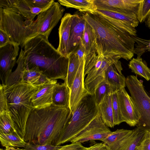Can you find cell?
I'll return each mask as SVG.
<instances>
[{
    "instance_id": "29",
    "label": "cell",
    "mask_w": 150,
    "mask_h": 150,
    "mask_svg": "<svg viewBox=\"0 0 150 150\" xmlns=\"http://www.w3.org/2000/svg\"><path fill=\"white\" fill-rule=\"evenodd\" d=\"M132 130L124 129H117L100 141L104 143L107 149L109 148L117 143L120 140L131 133Z\"/></svg>"
},
{
    "instance_id": "8",
    "label": "cell",
    "mask_w": 150,
    "mask_h": 150,
    "mask_svg": "<svg viewBox=\"0 0 150 150\" xmlns=\"http://www.w3.org/2000/svg\"><path fill=\"white\" fill-rule=\"evenodd\" d=\"M125 85L141 115L137 128L150 130V96L144 89L143 81L137 76L130 75L126 78Z\"/></svg>"
},
{
    "instance_id": "9",
    "label": "cell",
    "mask_w": 150,
    "mask_h": 150,
    "mask_svg": "<svg viewBox=\"0 0 150 150\" xmlns=\"http://www.w3.org/2000/svg\"><path fill=\"white\" fill-rule=\"evenodd\" d=\"M96 13L115 26L127 32L131 36L137 35L135 28L139 23L134 13L125 11L103 7H96Z\"/></svg>"
},
{
    "instance_id": "18",
    "label": "cell",
    "mask_w": 150,
    "mask_h": 150,
    "mask_svg": "<svg viewBox=\"0 0 150 150\" xmlns=\"http://www.w3.org/2000/svg\"><path fill=\"white\" fill-rule=\"evenodd\" d=\"M86 23L83 16L77 14L73 15L69 42V54L74 52L79 45L84 32Z\"/></svg>"
},
{
    "instance_id": "17",
    "label": "cell",
    "mask_w": 150,
    "mask_h": 150,
    "mask_svg": "<svg viewBox=\"0 0 150 150\" xmlns=\"http://www.w3.org/2000/svg\"><path fill=\"white\" fill-rule=\"evenodd\" d=\"M122 70L121 62L118 60L110 65L105 71L104 80L111 87L113 93L126 86V78L122 74Z\"/></svg>"
},
{
    "instance_id": "22",
    "label": "cell",
    "mask_w": 150,
    "mask_h": 150,
    "mask_svg": "<svg viewBox=\"0 0 150 150\" xmlns=\"http://www.w3.org/2000/svg\"><path fill=\"white\" fill-rule=\"evenodd\" d=\"M98 105L100 114L103 121L108 127H113L115 125L112 109V94L105 96Z\"/></svg>"
},
{
    "instance_id": "41",
    "label": "cell",
    "mask_w": 150,
    "mask_h": 150,
    "mask_svg": "<svg viewBox=\"0 0 150 150\" xmlns=\"http://www.w3.org/2000/svg\"><path fill=\"white\" fill-rule=\"evenodd\" d=\"M10 42V38L6 33L0 29V47L4 46Z\"/></svg>"
},
{
    "instance_id": "21",
    "label": "cell",
    "mask_w": 150,
    "mask_h": 150,
    "mask_svg": "<svg viewBox=\"0 0 150 150\" xmlns=\"http://www.w3.org/2000/svg\"><path fill=\"white\" fill-rule=\"evenodd\" d=\"M70 92L69 88L64 83H56L52 96V104L58 107H69Z\"/></svg>"
},
{
    "instance_id": "30",
    "label": "cell",
    "mask_w": 150,
    "mask_h": 150,
    "mask_svg": "<svg viewBox=\"0 0 150 150\" xmlns=\"http://www.w3.org/2000/svg\"><path fill=\"white\" fill-rule=\"evenodd\" d=\"M42 73L39 68L35 67L24 71L21 82L37 86Z\"/></svg>"
},
{
    "instance_id": "14",
    "label": "cell",
    "mask_w": 150,
    "mask_h": 150,
    "mask_svg": "<svg viewBox=\"0 0 150 150\" xmlns=\"http://www.w3.org/2000/svg\"><path fill=\"white\" fill-rule=\"evenodd\" d=\"M85 58L79 59L80 66L69 89L70 96L69 108L71 112L74 110L79 102L87 93L84 86Z\"/></svg>"
},
{
    "instance_id": "35",
    "label": "cell",
    "mask_w": 150,
    "mask_h": 150,
    "mask_svg": "<svg viewBox=\"0 0 150 150\" xmlns=\"http://www.w3.org/2000/svg\"><path fill=\"white\" fill-rule=\"evenodd\" d=\"M150 13V0H142L140 3L138 15L139 22L142 23L147 18Z\"/></svg>"
},
{
    "instance_id": "20",
    "label": "cell",
    "mask_w": 150,
    "mask_h": 150,
    "mask_svg": "<svg viewBox=\"0 0 150 150\" xmlns=\"http://www.w3.org/2000/svg\"><path fill=\"white\" fill-rule=\"evenodd\" d=\"M146 131L137 127L131 133L107 150H135Z\"/></svg>"
},
{
    "instance_id": "5",
    "label": "cell",
    "mask_w": 150,
    "mask_h": 150,
    "mask_svg": "<svg viewBox=\"0 0 150 150\" xmlns=\"http://www.w3.org/2000/svg\"><path fill=\"white\" fill-rule=\"evenodd\" d=\"M99 113V105L94 95L86 93L71 112L70 118L55 145L70 142Z\"/></svg>"
},
{
    "instance_id": "45",
    "label": "cell",
    "mask_w": 150,
    "mask_h": 150,
    "mask_svg": "<svg viewBox=\"0 0 150 150\" xmlns=\"http://www.w3.org/2000/svg\"><path fill=\"white\" fill-rule=\"evenodd\" d=\"M0 150H4L3 149H1Z\"/></svg>"
},
{
    "instance_id": "13",
    "label": "cell",
    "mask_w": 150,
    "mask_h": 150,
    "mask_svg": "<svg viewBox=\"0 0 150 150\" xmlns=\"http://www.w3.org/2000/svg\"><path fill=\"white\" fill-rule=\"evenodd\" d=\"M0 8H12L25 19L26 25L32 23L37 15L47 9L35 7L27 0H0Z\"/></svg>"
},
{
    "instance_id": "33",
    "label": "cell",
    "mask_w": 150,
    "mask_h": 150,
    "mask_svg": "<svg viewBox=\"0 0 150 150\" xmlns=\"http://www.w3.org/2000/svg\"><path fill=\"white\" fill-rule=\"evenodd\" d=\"M131 37L137 43L134 45L133 52L134 54H137V58L141 57L144 53L150 51V40L144 39L137 36H131Z\"/></svg>"
},
{
    "instance_id": "16",
    "label": "cell",
    "mask_w": 150,
    "mask_h": 150,
    "mask_svg": "<svg viewBox=\"0 0 150 150\" xmlns=\"http://www.w3.org/2000/svg\"><path fill=\"white\" fill-rule=\"evenodd\" d=\"M72 16L69 13H65L59 28V43L57 49L61 55L67 57L69 54V42Z\"/></svg>"
},
{
    "instance_id": "38",
    "label": "cell",
    "mask_w": 150,
    "mask_h": 150,
    "mask_svg": "<svg viewBox=\"0 0 150 150\" xmlns=\"http://www.w3.org/2000/svg\"><path fill=\"white\" fill-rule=\"evenodd\" d=\"M33 6L42 9H47L54 1L53 0H27Z\"/></svg>"
},
{
    "instance_id": "26",
    "label": "cell",
    "mask_w": 150,
    "mask_h": 150,
    "mask_svg": "<svg viewBox=\"0 0 150 150\" xmlns=\"http://www.w3.org/2000/svg\"><path fill=\"white\" fill-rule=\"evenodd\" d=\"M0 141L2 146L6 148L13 147L25 148L27 143L17 132L8 134L0 133Z\"/></svg>"
},
{
    "instance_id": "10",
    "label": "cell",
    "mask_w": 150,
    "mask_h": 150,
    "mask_svg": "<svg viewBox=\"0 0 150 150\" xmlns=\"http://www.w3.org/2000/svg\"><path fill=\"white\" fill-rule=\"evenodd\" d=\"M112 132L103 121L99 113L70 142L72 143H82L89 141H100Z\"/></svg>"
},
{
    "instance_id": "24",
    "label": "cell",
    "mask_w": 150,
    "mask_h": 150,
    "mask_svg": "<svg viewBox=\"0 0 150 150\" xmlns=\"http://www.w3.org/2000/svg\"><path fill=\"white\" fill-rule=\"evenodd\" d=\"M58 2L62 6L74 8L82 12L93 13L97 9L94 0H58Z\"/></svg>"
},
{
    "instance_id": "15",
    "label": "cell",
    "mask_w": 150,
    "mask_h": 150,
    "mask_svg": "<svg viewBox=\"0 0 150 150\" xmlns=\"http://www.w3.org/2000/svg\"><path fill=\"white\" fill-rule=\"evenodd\" d=\"M57 80L49 81L38 86L37 91L31 96L30 103L33 109H40L52 104V96L54 87Z\"/></svg>"
},
{
    "instance_id": "27",
    "label": "cell",
    "mask_w": 150,
    "mask_h": 150,
    "mask_svg": "<svg viewBox=\"0 0 150 150\" xmlns=\"http://www.w3.org/2000/svg\"><path fill=\"white\" fill-rule=\"evenodd\" d=\"M128 66L132 72L144 77L148 81L150 80V69L141 57L133 58L129 62Z\"/></svg>"
},
{
    "instance_id": "4",
    "label": "cell",
    "mask_w": 150,
    "mask_h": 150,
    "mask_svg": "<svg viewBox=\"0 0 150 150\" xmlns=\"http://www.w3.org/2000/svg\"><path fill=\"white\" fill-rule=\"evenodd\" d=\"M4 85L8 110L15 129L24 139L27 120L33 109L30 98L38 87L23 82L11 86Z\"/></svg>"
},
{
    "instance_id": "23",
    "label": "cell",
    "mask_w": 150,
    "mask_h": 150,
    "mask_svg": "<svg viewBox=\"0 0 150 150\" xmlns=\"http://www.w3.org/2000/svg\"><path fill=\"white\" fill-rule=\"evenodd\" d=\"M80 43L84 50L85 56L96 51V37L94 30L86 22Z\"/></svg>"
},
{
    "instance_id": "31",
    "label": "cell",
    "mask_w": 150,
    "mask_h": 150,
    "mask_svg": "<svg viewBox=\"0 0 150 150\" xmlns=\"http://www.w3.org/2000/svg\"><path fill=\"white\" fill-rule=\"evenodd\" d=\"M17 132L9 111L0 114V133Z\"/></svg>"
},
{
    "instance_id": "1",
    "label": "cell",
    "mask_w": 150,
    "mask_h": 150,
    "mask_svg": "<svg viewBox=\"0 0 150 150\" xmlns=\"http://www.w3.org/2000/svg\"><path fill=\"white\" fill-rule=\"evenodd\" d=\"M71 113L68 107L52 104L43 108L33 109L26 122L25 141L33 145H55Z\"/></svg>"
},
{
    "instance_id": "39",
    "label": "cell",
    "mask_w": 150,
    "mask_h": 150,
    "mask_svg": "<svg viewBox=\"0 0 150 150\" xmlns=\"http://www.w3.org/2000/svg\"><path fill=\"white\" fill-rule=\"evenodd\" d=\"M8 111L6 97L4 93V85H0V114Z\"/></svg>"
},
{
    "instance_id": "36",
    "label": "cell",
    "mask_w": 150,
    "mask_h": 150,
    "mask_svg": "<svg viewBox=\"0 0 150 150\" xmlns=\"http://www.w3.org/2000/svg\"><path fill=\"white\" fill-rule=\"evenodd\" d=\"M62 146H55L50 144L33 145L27 143L24 149L28 150H57Z\"/></svg>"
},
{
    "instance_id": "7",
    "label": "cell",
    "mask_w": 150,
    "mask_h": 150,
    "mask_svg": "<svg viewBox=\"0 0 150 150\" xmlns=\"http://www.w3.org/2000/svg\"><path fill=\"white\" fill-rule=\"evenodd\" d=\"M121 58L108 57L98 54L96 51L85 56L84 86L87 92L94 95L98 85L104 80L108 68Z\"/></svg>"
},
{
    "instance_id": "11",
    "label": "cell",
    "mask_w": 150,
    "mask_h": 150,
    "mask_svg": "<svg viewBox=\"0 0 150 150\" xmlns=\"http://www.w3.org/2000/svg\"><path fill=\"white\" fill-rule=\"evenodd\" d=\"M19 45L10 42L0 47V77L2 84L5 85L12 72V69L18 55Z\"/></svg>"
},
{
    "instance_id": "12",
    "label": "cell",
    "mask_w": 150,
    "mask_h": 150,
    "mask_svg": "<svg viewBox=\"0 0 150 150\" xmlns=\"http://www.w3.org/2000/svg\"><path fill=\"white\" fill-rule=\"evenodd\" d=\"M119 106L123 122L131 127L138 124L141 115L132 98L123 88L117 92Z\"/></svg>"
},
{
    "instance_id": "37",
    "label": "cell",
    "mask_w": 150,
    "mask_h": 150,
    "mask_svg": "<svg viewBox=\"0 0 150 150\" xmlns=\"http://www.w3.org/2000/svg\"><path fill=\"white\" fill-rule=\"evenodd\" d=\"M135 150H150V130H146Z\"/></svg>"
},
{
    "instance_id": "40",
    "label": "cell",
    "mask_w": 150,
    "mask_h": 150,
    "mask_svg": "<svg viewBox=\"0 0 150 150\" xmlns=\"http://www.w3.org/2000/svg\"><path fill=\"white\" fill-rule=\"evenodd\" d=\"M87 147L83 146L80 143H71L69 144L62 146L57 150H85Z\"/></svg>"
},
{
    "instance_id": "43",
    "label": "cell",
    "mask_w": 150,
    "mask_h": 150,
    "mask_svg": "<svg viewBox=\"0 0 150 150\" xmlns=\"http://www.w3.org/2000/svg\"><path fill=\"white\" fill-rule=\"evenodd\" d=\"M145 23L146 25L150 29V13L146 19Z\"/></svg>"
},
{
    "instance_id": "34",
    "label": "cell",
    "mask_w": 150,
    "mask_h": 150,
    "mask_svg": "<svg viewBox=\"0 0 150 150\" xmlns=\"http://www.w3.org/2000/svg\"><path fill=\"white\" fill-rule=\"evenodd\" d=\"M112 109L115 125L123 122L121 113L116 92L112 94Z\"/></svg>"
},
{
    "instance_id": "42",
    "label": "cell",
    "mask_w": 150,
    "mask_h": 150,
    "mask_svg": "<svg viewBox=\"0 0 150 150\" xmlns=\"http://www.w3.org/2000/svg\"><path fill=\"white\" fill-rule=\"evenodd\" d=\"M85 150H107V149L104 143H98L87 147Z\"/></svg>"
},
{
    "instance_id": "19",
    "label": "cell",
    "mask_w": 150,
    "mask_h": 150,
    "mask_svg": "<svg viewBox=\"0 0 150 150\" xmlns=\"http://www.w3.org/2000/svg\"><path fill=\"white\" fill-rule=\"evenodd\" d=\"M142 0H94L96 7H103L129 11L138 17Z\"/></svg>"
},
{
    "instance_id": "28",
    "label": "cell",
    "mask_w": 150,
    "mask_h": 150,
    "mask_svg": "<svg viewBox=\"0 0 150 150\" xmlns=\"http://www.w3.org/2000/svg\"><path fill=\"white\" fill-rule=\"evenodd\" d=\"M66 78L64 81L70 89L75 77L80 64L78 57L74 52L69 54Z\"/></svg>"
},
{
    "instance_id": "6",
    "label": "cell",
    "mask_w": 150,
    "mask_h": 150,
    "mask_svg": "<svg viewBox=\"0 0 150 150\" xmlns=\"http://www.w3.org/2000/svg\"><path fill=\"white\" fill-rule=\"evenodd\" d=\"M65 9L58 2H54L47 9L39 13L36 20L24 28L20 46L21 49L30 39L39 35L48 38L54 27L62 18Z\"/></svg>"
},
{
    "instance_id": "2",
    "label": "cell",
    "mask_w": 150,
    "mask_h": 150,
    "mask_svg": "<svg viewBox=\"0 0 150 150\" xmlns=\"http://www.w3.org/2000/svg\"><path fill=\"white\" fill-rule=\"evenodd\" d=\"M83 16L94 30L98 54L127 60L132 57L135 42L127 32L96 13H86Z\"/></svg>"
},
{
    "instance_id": "32",
    "label": "cell",
    "mask_w": 150,
    "mask_h": 150,
    "mask_svg": "<svg viewBox=\"0 0 150 150\" xmlns=\"http://www.w3.org/2000/svg\"><path fill=\"white\" fill-rule=\"evenodd\" d=\"M113 93L111 87L104 80L98 85L95 89L94 96L99 105L102 102L105 96L111 95Z\"/></svg>"
},
{
    "instance_id": "44",
    "label": "cell",
    "mask_w": 150,
    "mask_h": 150,
    "mask_svg": "<svg viewBox=\"0 0 150 150\" xmlns=\"http://www.w3.org/2000/svg\"><path fill=\"white\" fill-rule=\"evenodd\" d=\"M5 150H28L24 148V149H19L18 148H16L13 147H8L6 148Z\"/></svg>"
},
{
    "instance_id": "25",
    "label": "cell",
    "mask_w": 150,
    "mask_h": 150,
    "mask_svg": "<svg viewBox=\"0 0 150 150\" xmlns=\"http://www.w3.org/2000/svg\"><path fill=\"white\" fill-rule=\"evenodd\" d=\"M25 52L21 49L16 62L17 67L9 76L6 85L11 86L21 82L23 74L25 69Z\"/></svg>"
},
{
    "instance_id": "3",
    "label": "cell",
    "mask_w": 150,
    "mask_h": 150,
    "mask_svg": "<svg viewBox=\"0 0 150 150\" xmlns=\"http://www.w3.org/2000/svg\"><path fill=\"white\" fill-rule=\"evenodd\" d=\"M25 69L37 67L41 73L51 80L67 77L69 58L61 55L44 35L27 41L24 46Z\"/></svg>"
}]
</instances>
